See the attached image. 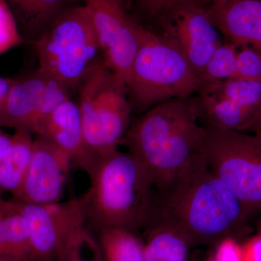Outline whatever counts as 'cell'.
I'll return each instance as SVG.
<instances>
[{
	"mask_svg": "<svg viewBox=\"0 0 261 261\" xmlns=\"http://www.w3.org/2000/svg\"><path fill=\"white\" fill-rule=\"evenodd\" d=\"M250 219L238 197L211 172L202 154L166 188L155 191L147 228L163 225L179 233L192 247H214L224 239L238 240L245 234Z\"/></svg>",
	"mask_w": 261,
	"mask_h": 261,
	"instance_id": "cell-1",
	"label": "cell"
},
{
	"mask_svg": "<svg viewBox=\"0 0 261 261\" xmlns=\"http://www.w3.org/2000/svg\"><path fill=\"white\" fill-rule=\"evenodd\" d=\"M207 137L191 96L149 108L128 130L126 141L128 152L142 163L159 192L203 154Z\"/></svg>",
	"mask_w": 261,
	"mask_h": 261,
	"instance_id": "cell-2",
	"label": "cell"
},
{
	"mask_svg": "<svg viewBox=\"0 0 261 261\" xmlns=\"http://www.w3.org/2000/svg\"><path fill=\"white\" fill-rule=\"evenodd\" d=\"M91 186L82 196L87 222L96 231L120 228L137 233L147 228L155 189L142 163L118 149L99 156Z\"/></svg>",
	"mask_w": 261,
	"mask_h": 261,
	"instance_id": "cell-3",
	"label": "cell"
},
{
	"mask_svg": "<svg viewBox=\"0 0 261 261\" xmlns=\"http://www.w3.org/2000/svg\"><path fill=\"white\" fill-rule=\"evenodd\" d=\"M140 34V46L127 84L138 107L148 109L200 91L198 77L173 41L142 25Z\"/></svg>",
	"mask_w": 261,
	"mask_h": 261,
	"instance_id": "cell-4",
	"label": "cell"
},
{
	"mask_svg": "<svg viewBox=\"0 0 261 261\" xmlns=\"http://www.w3.org/2000/svg\"><path fill=\"white\" fill-rule=\"evenodd\" d=\"M33 45L38 68L70 90L77 89L102 61L92 18L84 4L73 5L58 15Z\"/></svg>",
	"mask_w": 261,
	"mask_h": 261,
	"instance_id": "cell-5",
	"label": "cell"
},
{
	"mask_svg": "<svg viewBox=\"0 0 261 261\" xmlns=\"http://www.w3.org/2000/svg\"><path fill=\"white\" fill-rule=\"evenodd\" d=\"M87 145L98 156L117 149L129 125L128 89L104 62L98 63L77 87Z\"/></svg>",
	"mask_w": 261,
	"mask_h": 261,
	"instance_id": "cell-6",
	"label": "cell"
},
{
	"mask_svg": "<svg viewBox=\"0 0 261 261\" xmlns=\"http://www.w3.org/2000/svg\"><path fill=\"white\" fill-rule=\"evenodd\" d=\"M206 164L226 184L250 218L261 214V137L207 128Z\"/></svg>",
	"mask_w": 261,
	"mask_h": 261,
	"instance_id": "cell-7",
	"label": "cell"
},
{
	"mask_svg": "<svg viewBox=\"0 0 261 261\" xmlns=\"http://www.w3.org/2000/svg\"><path fill=\"white\" fill-rule=\"evenodd\" d=\"M195 96L207 128L243 132L261 119V80L231 78L202 86Z\"/></svg>",
	"mask_w": 261,
	"mask_h": 261,
	"instance_id": "cell-8",
	"label": "cell"
},
{
	"mask_svg": "<svg viewBox=\"0 0 261 261\" xmlns=\"http://www.w3.org/2000/svg\"><path fill=\"white\" fill-rule=\"evenodd\" d=\"M7 202L28 223L34 261H58L75 235L87 225L81 197L48 204L27 203L14 198Z\"/></svg>",
	"mask_w": 261,
	"mask_h": 261,
	"instance_id": "cell-9",
	"label": "cell"
},
{
	"mask_svg": "<svg viewBox=\"0 0 261 261\" xmlns=\"http://www.w3.org/2000/svg\"><path fill=\"white\" fill-rule=\"evenodd\" d=\"M103 62L125 85L138 50L141 25L130 18L123 0H85Z\"/></svg>",
	"mask_w": 261,
	"mask_h": 261,
	"instance_id": "cell-10",
	"label": "cell"
},
{
	"mask_svg": "<svg viewBox=\"0 0 261 261\" xmlns=\"http://www.w3.org/2000/svg\"><path fill=\"white\" fill-rule=\"evenodd\" d=\"M66 86L40 69L15 80L0 127L34 133L38 124L70 98Z\"/></svg>",
	"mask_w": 261,
	"mask_h": 261,
	"instance_id": "cell-11",
	"label": "cell"
},
{
	"mask_svg": "<svg viewBox=\"0 0 261 261\" xmlns=\"http://www.w3.org/2000/svg\"><path fill=\"white\" fill-rule=\"evenodd\" d=\"M162 19L163 35L181 49L198 77L223 44L219 31L213 23L207 8L192 0H182Z\"/></svg>",
	"mask_w": 261,
	"mask_h": 261,
	"instance_id": "cell-12",
	"label": "cell"
},
{
	"mask_svg": "<svg viewBox=\"0 0 261 261\" xmlns=\"http://www.w3.org/2000/svg\"><path fill=\"white\" fill-rule=\"evenodd\" d=\"M71 164L65 151L45 137L37 135L23 185L13 198L31 204L59 202Z\"/></svg>",
	"mask_w": 261,
	"mask_h": 261,
	"instance_id": "cell-13",
	"label": "cell"
},
{
	"mask_svg": "<svg viewBox=\"0 0 261 261\" xmlns=\"http://www.w3.org/2000/svg\"><path fill=\"white\" fill-rule=\"evenodd\" d=\"M65 151L77 168L92 176L99 156L87 145L77 103L68 98L38 124L34 132Z\"/></svg>",
	"mask_w": 261,
	"mask_h": 261,
	"instance_id": "cell-14",
	"label": "cell"
},
{
	"mask_svg": "<svg viewBox=\"0 0 261 261\" xmlns=\"http://www.w3.org/2000/svg\"><path fill=\"white\" fill-rule=\"evenodd\" d=\"M206 8L215 27L229 42L261 53V0H230Z\"/></svg>",
	"mask_w": 261,
	"mask_h": 261,
	"instance_id": "cell-15",
	"label": "cell"
},
{
	"mask_svg": "<svg viewBox=\"0 0 261 261\" xmlns=\"http://www.w3.org/2000/svg\"><path fill=\"white\" fill-rule=\"evenodd\" d=\"M16 21L24 42L34 44L73 0H5Z\"/></svg>",
	"mask_w": 261,
	"mask_h": 261,
	"instance_id": "cell-16",
	"label": "cell"
},
{
	"mask_svg": "<svg viewBox=\"0 0 261 261\" xmlns=\"http://www.w3.org/2000/svg\"><path fill=\"white\" fill-rule=\"evenodd\" d=\"M32 132L15 130L9 153L0 163V194L10 192L15 197L23 185L32 155Z\"/></svg>",
	"mask_w": 261,
	"mask_h": 261,
	"instance_id": "cell-17",
	"label": "cell"
},
{
	"mask_svg": "<svg viewBox=\"0 0 261 261\" xmlns=\"http://www.w3.org/2000/svg\"><path fill=\"white\" fill-rule=\"evenodd\" d=\"M145 260L188 261L192 247L173 228L156 224L145 230Z\"/></svg>",
	"mask_w": 261,
	"mask_h": 261,
	"instance_id": "cell-18",
	"label": "cell"
},
{
	"mask_svg": "<svg viewBox=\"0 0 261 261\" xmlns=\"http://www.w3.org/2000/svg\"><path fill=\"white\" fill-rule=\"evenodd\" d=\"M97 233L105 260H145V243L137 233L120 228H103Z\"/></svg>",
	"mask_w": 261,
	"mask_h": 261,
	"instance_id": "cell-19",
	"label": "cell"
},
{
	"mask_svg": "<svg viewBox=\"0 0 261 261\" xmlns=\"http://www.w3.org/2000/svg\"><path fill=\"white\" fill-rule=\"evenodd\" d=\"M238 48L236 44L228 42L223 43L216 49L199 75L201 87L235 76Z\"/></svg>",
	"mask_w": 261,
	"mask_h": 261,
	"instance_id": "cell-20",
	"label": "cell"
},
{
	"mask_svg": "<svg viewBox=\"0 0 261 261\" xmlns=\"http://www.w3.org/2000/svg\"><path fill=\"white\" fill-rule=\"evenodd\" d=\"M58 261H106L97 238L87 225L75 235Z\"/></svg>",
	"mask_w": 261,
	"mask_h": 261,
	"instance_id": "cell-21",
	"label": "cell"
},
{
	"mask_svg": "<svg viewBox=\"0 0 261 261\" xmlns=\"http://www.w3.org/2000/svg\"><path fill=\"white\" fill-rule=\"evenodd\" d=\"M24 43L11 10L0 0V55Z\"/></svg>",
	"mask_w": 261,
	"mask_h": 261,
	"instance_id": "cell-22",
	"label": "cell"
},
{
	"mask_svg": "<svg viewBox=\"0 0 261 261\" xmlns=\"http://www.w3.org/2000/svg\"><path fill=\"white\" fill-rule=\"evenodd\" d=\"M238 47L236 73L233 78L261 80V53L250 46Z\"/></svg>",
	"mask_w": 261,
	"mask_h": 261,
	"instance_id": "cell-23",
	"label": "cell"
},
{
	"mask_svg": "<svg viewBox=\"0 0 261 261\" xmlns=\"http://www.w3.org/2000/svg\"><path fill=\"white\" fill-rule=\"evenodd\" d=\"M214 247V252L209 256L210 261H243L242 244L237 239H224Z\"/></svg>",
	"mask_w": 261,
	"mask_h": 261,
	"instance_id": "cell-24",
	"label": "cell"
},
{
	"mask_svg": "<svg viewBox=\"0 0 261 261\" xmlns=\"http://www.w3.org/2000/svg\"><path fill=\"white\" fill-rule=\"evenodd\" d=\"M182 0H140L141 5L149 16L161 17Z\"/></svg>",
	"mask_w": 261,
	"mask_h": 261,
	"instance_id": "cell-25",
	"label": "cell"
},
{
	"mask_svg": "<svg viewBox=\"0 0 261 261\" xmlns=\"http://www.w3.org/2000/svg\"><path fill=\"white\" fill-rule=\"evenodd\" d=\"M243 261H261V236L257 233L242 244Z\"/></svg>",
	"mask_w": 261,
	"mask_h": 261,
	"instance_id": "cell-26",
	"label": "cell"
},
{
	"mask_svg": "<svg viewBox=\"0 0 261 261\" xmlns=\"http://www.w3.org/2000/svg\"><path fill=\"white\" fill-rule=\"evenodd\" d=\"M14 82L15 80L13 79L0 76V126L3 121L8 96Z\"/></svg>",
	"mask_w": 261,
	"mask_h": 261,
	"instance_id": "cell-27",
	"label": "cell"
},
{
	"mask_svg": "<svg viewBox=\"0 0 261 261\" xmlns=\"http://www.w3.org/2000/svg\"><path fill=\"white\" fill-rule=\"evenodd\" d=\"M192 1L202 5L207 4L209 5V6H211V5L224 4V3H227L230 0H192Z\"/></svg>",
	"mask_w": 261,
	"mask_h": 261,
	"instance_id": "cell-28",
	"label": "cell"
},
{
	"mask_svg": "<svg viewBox=\"0 0 261 261\" xmlns=\"http://www.w3.org/2000/svg\"><path fill=\"white\" fill-rule=\"evenodd\" d=\"M252 130L255 133V135L261 137V119L252 128Z\"/></svg>",
	"mask_w": 261,
	"mask_h": 261,
	"instance_id": "cell-29",
	"label": "cell"
},
{
	"mask_svg": "<svg viewBox=\"0 0 261 261\" xmlns=\"http://www.w3.org/2000/svg\"><path fill=\"white\" fill-rule=\"evenodd\" d=\"M256 228L257 233L260 234L261 236V216H260V217L258 218V219L257 220Z\"/></svg>",
	"mask_w": 261,
	"mask_h": 261,
	"instance_id": "cell-30",
	"label": "cell"
},
{
	"mask_svg": "<svg viewBox=\"0 0 261 261\" xmlns=\"http://www.w3.org/2000/svg\"><path fill=\"white\" fill-rule=\"evenodd\" d=\"M205 261H210V259H209V257L207 259V260H206Z\"/></svg>",
	"mask_w": 261,
	"mask_h": 261,
	"instance_id": "cell-31",
	"label": "cell"
},
{
	"mask_svg": "<svg viewBox=\"0 0 261 261\" xmlns=\"http://www.w3.org/2000/svg\"><path fill=\"white\" fill-rule=\"evenodd\" d=\"M0 261H6V260H0Z\"/></svg>",
	"mask_w": 261,
	"mask_h": 261,
	"instance_id": "cell-32",
	"label": "cell"
}]
</instances>
